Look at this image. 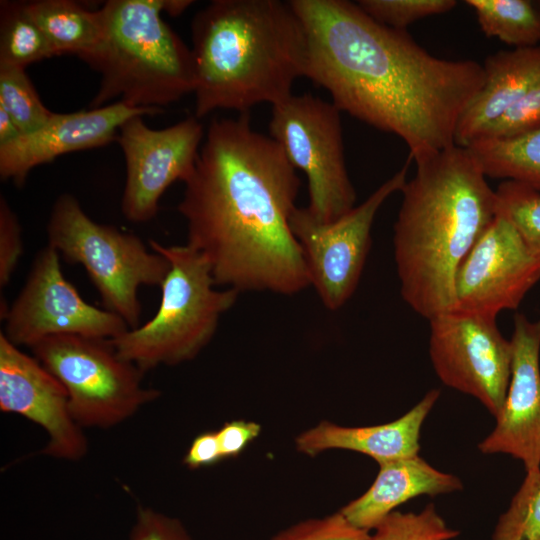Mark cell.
Instances as JSON below:
<instances>
[{"label": "cell", "mask_w": 540, "mask_h": 540, "mask_svg": "<svg viewBox=\"0 0 540 540\" xmlns=\"http://www.w3.org/2000/svg\"><path fill=\"white\" fill-rule=\"evenodd\" d=\"M306 36L305 77L341 111L399 137L414 162L455 144L482 64L432 55L406 30L347 0H291Z\"/></svg>", "instance_id": "1"}, {"label": "cell", "mask_w": 540, "mask_h": 540, "mask_svg": "<svg viewBox=\"0 0 540 540\" xmlns=\"http://www.w3.org/2000/svg\"><path fill=\"white\" fill-rule=\"evenodd\" d=\"M184 184L178 211L186 244L207 260L216 285L289 296L310 286L290 225L297 170L249 113L210 122Z\"/></svg>", "instance_id": "2"}, {"label": "cell", "mask_w": 540, "mask_h": 540, "mask_svg": "<svg viewBox=\"0 0 540 540\" xmlns=\"http://www.w3.org/2000/svg\"><path fill=\"white\" fill-rule=\"evenodd\" d=\"M401 189L394 258L404 301L423 318L455 308V278L495 217V190L466 147L416 161Z\"/></svg>", "instance_id": "3"}, {"label": "cell", "mask_w": 540, "mask_h": 540, "mask_svg": "<svg viewBox=\"0 0 540 540\" xmlns=\"http://www.w3.org/2000/svg\"><path fill=\"white\" fill-rule=\"evenodd\" d=\"M191 39L198 119L273 106L305 77L306 36L289 1L213 0L193 17Z\"/></svg>", "instance_id": "4"}, {"label": "cell", "mask_w": 540, "mask_h": 540, "mask_svg": "<svg viewBox=\"0 0 540 540\" xmlns=\"http://www.w3.org/2000/svg\"><path fill=\"white\" fill-rule=\"evenodd\" d=\"M100 12L103 38L81 58L101 75L90 108L119 98L162 109L193 93L191 48L162 19L163 0H109Z\"/></svg>", "instance_id": "5"}, {"label": "cell", "mask_w": 540, "mask_h": 540, "mask_svg": "<svg viewBox=\"0 0 540 540\" xmlns=\"http://www.w3.org/2000/svg\"><path fill=\"white\" fill-rule=\"evenodd\" d=\"M149 244L170 264L160 286L158 310L145 324L111 339L119 355L144 373L194 359L239 295L230 288H215L207 260L188 244L165 246L155 240Z\"/></svg>", "instance_id": "6"}, {"label": "cell", "mask_w": 540, "mask_h": 540, "mask_svg": "<svg viewBox=\"0 0 540 540\" xmlns=\"http://www.w3.org/2000/svg\"><path fill=\"white\" fill-rule=\"evenodd\" d=\"M47 236L48 245L66 261L85 268L106 310L131 329L140 325L138 289L161 286L170 268L164 256L149 251L135 234L95 222L67 193L52 206Z\"/></svg>", "instance_id": "7"}, {"label": "cell", "mask_w": 540, "mask_h": 540, "mask_svg": "<svg viewBox=\"0 0 540 540\" xmlns=\"http://www.w3.org/2000/svg\"><path fill=\"white\" fill-rule=\"evenodd\" d=\"M30 349L64 386L83 429L115 427L161 394L143 384L144 372L121 357L111 339L55 335Z\"/></svg>", "instance_id": "8"}, {"label": "cell", "mask_w": 540, "mask_h": 540, "mask_svg": "<svg viewBox=\"0 0 540 540\" xmlns=\"http://www.w3.org/2000/svg\"><path fill=\"white\" fill-rule=\"evenodd\" d=\"M269 136L308 183L309 214L328 223L345 215L356 202L346 168L341 111L310 93L291 94L272 106Z\"/></svg>", "instance_id": "9"}, {"label": "cell", "mask_w": 540, "mask_h": 540, "mask_svg": "<svg viewBox=\"0 0 540 540\" xmlns=\"http://www.w3.org/2000/svg\"><path fill=\"white\" fill-rule=\"evenodd\" d=\"M410 160L364 202L335 221L318 222L305 207L294 210L291 229L302 250L310 286L327 309H340L355 292L369 253L375 216L405 185Z\"/></svg>", "instance_id": "10"}, {"label": "cell", "mask_w": 540, "mask_h": 540, "mask_svg": "<svg viewBox=\"0 0 540 540\" xmlns=\"http://www.w3.org/2000/svg\"><path fill=\"white\" fill-rule=\"evenodd\" d=\"M429 321V354L446 385L479 400L496 418L507 394L512 344L496 316L452 310Z\"/></svg>", "instance_id": "11"}, {"label": "cell", "mask_w": 540, "mask_h": 540, "mask_svg": "<svg viewBox=\"0 0 540 540\" xmlns=\"http://www.w3.org/2000/svg\"><path fill=\"white\" fill-rule=\"evenodd\" d=\"M4 322L6 338L29 348L55 335L114 339L129 330L121 317L80 296L63 275L60 254L49 245L37 253Z\"/></svg>", "instance_id": "12"}, {"label": "cell", "mask_w": 540, "mask_h": 540, "mask_svg": "<svg viewBox=\"0 0 540 540\" xmlns=\"http://www.w3.org/2000/svg\"><path fill=\"white\" fill-rule=\"evenodd\" d=\"M199 120L192 115L169 127L152 129L143 115H136L121 125L116 138L126 164L121 209L128 221L153 219L166 189L191 176L205 137Z\"/></svg>", "instance_id": "13"}, {"label": "cell", "mask_w": 540, "mask_h": 540, "mask_svg": "<svg viewBox=\"0 0 540 540\" xmlns=\"http://www.w3.org/2000/svg\"><path fill=\"white\" fill-rule=\"evenodd\" d=\"M540 280V253L495 215L461 263L454 310L496 316L516 309Z\"/></svg>", "instance_id": "14"}, {"label": "cell", "mask_w": 540, "mask_h": 540, "mask_svg": "<svg viewBox=\"0 0 540 540\" xmlns=\"http://www.w3.org/2000/svg\"><path fill=\"white\" fill-rule=\"evenodd\" d=\"M0 411L18 414L40 426L47 443L40 454L79 461L88 452L84 429L73 418L61 382L34 356L0 333Z\"/></svg>", "instance_id": "15"}, {"label": "cell", "mask_w": 540, "mask_h": 540, "mask_svg": "<svg viewBox=\"0 0 540 540\" xmlns=\"http://www.w3.org/2000/svg\"><path fill=\"white\" fill-rule=\"evenodd\" d=\"M511 376L493 431L478 445L483 454L521 460L526 472L540 469V319L516 314L511 338Z\"/></svg>", "instance_id": "16"}, {"label": "cell", "mask_w": 540, "mask_h": 540, "mask_svg": "<svg viewBox=\"0 0 540 540\" xmlns=\"http://www.w3.org/2000/svg\"><path fill=\"white\" fill-rule=\"evenodd\" d=\"M162 112L116 101L99 108L54 113L40 129L0 145V177L21 187L36 166L66 153L105 146L116 140L119 128L131 117Z\"/></svg>", "instance_id": "17"}, {"label": "cell", "mask_w": 540, "mask_h": 540, "mask_svg": "<svg viewBox=\"0 0 540 540\" xmlns=\"http://www.w3.org/2000/svg\"><path fill=\"white\" fill-rule=\"evenodd\" d=\"M440 396L430 390L400 418L379 425L345 427L322 421L295 439L298 451L316 456L330 449L351 450L373 458L378 464L418 455L420 430Z\"/></svg>", "instance_id": "18"}, {"label": "cell", "mask_w": 540, "mask_h": 540, "mask_svg": "<svg viewBox=\"0 0 540 540\" xmlns=\"http://www.w3.org/2000/svg\"><path fill=\"white\" fill-rule=\"evenodd\" d=\"M456 476L441 472L418 455L379 464L368 490L340 509L355 527L370 531L408 500L461 490Z\"/></svg>", "instance_id": "19"}, {"label": "cell", "mask_w": 540, "mask_h": 540, "mask_svg": "<svg viewBox=\"0 0 540 540\" xmlns=\"http://www.w3.org/2000/svg\"><path fill=\"white\" fill-rule=\"evenodd\" d=\"M484 82L462 114L455 144L466 147L540 81V44L500 50L482 64Z\"/></svg>", "instance_id": "20"}, {"label": "cell", "mask_w": 540, "mask_h": 540, "mask_svg": "<svg viewBox=\"0 0 540 540\" xmlns=\"http://www.w3.org/2000/svg\"><path fill=\"white\" fill-rule=\"evenodd\" d=\"M27 6L56 56L74 54L81 59L103 38L100 9L89 10L71 0H34L27 1Z\"/></svg>", "instance_id": "21"}, {"label": "cell", "mask_w": 540, "mask_h": 540, "mask_svg": "<svg viewBox=\"0 0 540 540\" xmlns=\"http://www.w3.org/2000/svg\"><path fill=\"white\" fill-rule=\"evenodd\" d=\"M486 177L527 185L540 192V129L512 137H481L466 146Z\"/></svg>", "instance_id": "22"}, {"label": "cell", "mask_w": 540, "mask_h": 540, "mask_svg": "<svg viewBox=\"0 0 540 540\" xmlns=\"http://www.w3.org/2000/svg\"><path fill=\"white\" fill-rule=\"evenodd\" d=\"M480 29L512 48L540 44V12L530 0H467Z\"/></svg>", "instance_id": "23"}, {"label": "cell", "mask_w": 540, "mask_h": 540, "mask_svg": "<svg viewBox=\"0 0 540 540\" xmlns=\"http://www.w3.org/2000/svg\"><path fill=\"white\" fill-rule=\"evenodd\" d=\"M56 56L27 1L0 2V65L25 69L29 64Z\"/></svg>", "instance_id": "24"}, {"label": "cell", "mask_w": 540, "mask_h": 540, "mask_svg": "<svg viewBox=\"0 0 540 540\" xmlns=\"http://www.w3.org/2000/svg\"><path fill=\"white\" fill-rule=\"evenodd\" d=\"M0 107L22 134L40 129L54 114L42 103L25 69L7 65H0Z\"/></svg>", "instance_id": "25"}, {"label": "cell", "mask_w": 540, "mask_h": 540, "mask_svg": "<svg viewBox=\"0 0 540 540\" xmlns=\"http://www.w3.org/2000/svg\"><path fill=\"white\" fill-rule=\"evenodd\" d=\"M492 540H540V469L526 477L503 513Z\"/></svg>", "instance_id": "26"}, {"label": "cell", "mask_w": 540, "mask_h": 540, "mask_svg": "<svg viewBox=\"0 0 540 540\" xmlns=\"http://www.w3.org/2000/svg\"><path fill=\"white\" fill-rule=\"evenodd\" d=\"M495 215L507 219L534 251L540 253V192L504 180L495 189Z\"/></svg>", "instance_id": "27"}, {"label": "cell", "mask_w": 540, "mask_h": 540, "mask_svg": "<svg viewBox=\"0 0 540 540\" xmlns=\"http://www.w3.org/2000/svg\"><path fill=\"white\" fill-rule=\"evenodd\" d=\"M373 530L370 540H450L458 535L446 525L433 504L419 513L394 511Z\"/></svg>", "instance_id": "28"}, {"label": "cell", "mask_w": 540, "mask_h": 540, "mask_svg": "<svg viewBox=\"0 0 540 540\" xmlns=\"http://www.w3.org/2000/svg\"><path fill=\"white\" fill-rule=\"evenodd\" d=\"M357 5L373 20L397 30L412 23L447 13L457 6L455 0H359Z\"/></svg>", "instance_id": "29"}, {"label": "cell", "mask_w": 540, "mask_h": 540, "mask_svg": "<svg viewBox=\"0 0 540 540\" xmlns=\"http://www.w3.org/2000/svg\"><path fill=\"white\" fill-rule=\"evenodd\" d=\"M270 540H370V534L352 525L338 511L299 521L279 531Z\"/></svg>", "instance_id": "30"}, {"label": "cell", "mask_w": 540, "mask_h": 540, "mask_svg": "<svg viewBox=\"0 0 540 540\" xmlns=\"http://www.w3.org/2000/svg\"><path fill=\"white\" fill-rule=\"evenodd\" d=\"M537 129H540V81L489 124L477 138L512 137Z\"/></svg>", "instance_id": "31"}, {"label": "cell", "mask_w": 540, "mask_h": 540, "mask_svg": "<svg viewBox=\"0 0 540 540\" xmlns=\"http://www.w3.org/2000/svg\"><path fill=\"white\" fill-rule=\"evenodd\" d=\"M23 254L22 229L4 196L0 197V287H6Z\"/></svg>", "instance_id": "32"}, {"label": "cell", "mask_w": 540, "mask_h": 540, "mask_svg": "<svg viewBox=\"0 0 540 540\" xmlns=\"http://www.w3.org/2000/svg\"><path fill=\"white\" fill-rule=\"evenodd\" d=\"M127 540H191V537L179 519L139 506Z\"/></svg>", "instance_id": "33"}, {"label": "cell", "mask_w": 540, "mask_h": 540, "mask_svg": "<svg viewBox=\"0 0 540 540\" xmlns=\"http://www.w3.org/2000/svg\"><path fill=\"white\" fill-rule=\"evenodd\" d=\"M261 432L260 424L253 421L225 422L216 431L222 458L238 456Z\"/></svg>", "instance_id": "34"}, {"label": "cell", "mask_w": 540, "mask_h": 540, "mask_svg": "<svg viewBox=\"0 0 540 540\" xmlns=\"http://www.w3.org/2000/svg\"><path fill=\"white\" fill-rule=\"evenodd\" d=\"M222 459L216 431H205L193 439L183 458V464L190 469H197L214 465Z\"/></svg>", "instance_id": "35"}, {"label": "cell", "mask_w": 540, "mask_h": 540, "mask_svg": "<svg viewBox=\"0 0 540 540\" xmlns=\"http://www.w3.org/2000/svg\"><path fill=\"white\" fill-rule=\"evenodd\" d=\"M21 134L20 129L10 115L0 107V145L15 140Z\"/></svg>", "instance_id": "36"}, {"label": "cell", "mask_w": 540, "mask_h": 540, "mask_svg": "<svg viewBox=\"0 0 540 540\" xmlns=\"http://www.w3.org/2000/svg\"><path fill=\"white\" fill-rule=\"evenodd\" d=\"M193 1L190 0H163V12L176 16L185 11Z\"/></svg>", "instance_id": "37"}, {"label": "cell", "mask_w": 540, "mask_h": 540, "mask_svg": "<svg viewBox=\"0 0 540 540\" xmlns=\"http://www.w3.org/2000/svg\"><path fill=\"white\" fill-rule=\"evenodd\" d=\"M533 3L536 6V8L538 9V11L540 12V0H535V1H533Z\"/></svg>", "instance_id": "38"}]
</instances>
